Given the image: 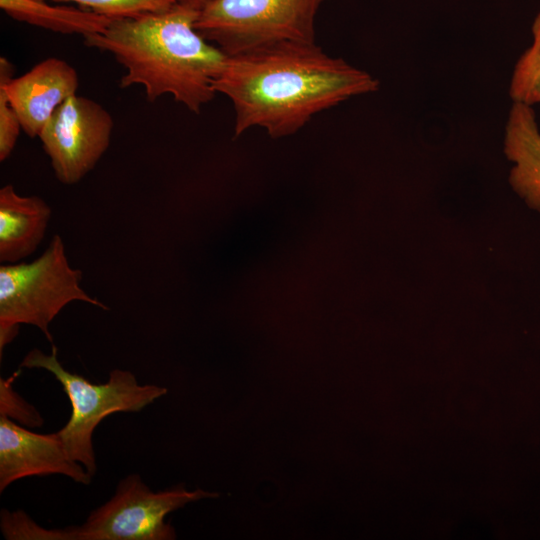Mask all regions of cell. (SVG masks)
<instances>
[{"instance_id": "1", "label": "cell", "mask_w": 540, "mask_h": 540, "mask_svg": "<svg viewBox=\"0 0 540 540\" xmlns=\"http://www.w3.org/2000/svg\"><path fill=\"white\" fill-rule=\"evenodd\" d=\"M212 85L233 104L235 137L261 127L280 138L296 133L324 110L376 92L380 83L313 42L227 56Z\"/></svg>"}, {"instance_id": "2", "label": "cell", "mask_w": 540, "mask_h": 540, "mask_svg": "<svg viewBox=\"0 0 540 540\" xmlns=\"http://www.w3.org/2000/svg\"><path fill=\"white\" fill-rule=\"evenodd\" d=\"M198 9L177 1L170 7L112 19L86 46L111 53L126 68L120 87H144L147 100L173 96L194 113L216 95L213 79L227 55L195 28Z\"/></svg>"}, {"instance_id": "3", "label": "cell", "mask_w": 540, "mask_h": 540, "mask_svg": "<svg viewBox=\"0 0 540 540\" xmlns=\"http://www.w3.org/2000/svg\"><path fill=\"white\" fill-rule=\"evenodd\" d=\"M81 281L82 272L70 265L58 234L35 260L1 264L0 350L14 339L22 324L39 328L53 343L49 325L71 302L81 301L108 310L81 287Z\"/></svg>"}, {"instance_id": "4", "label": "cell", "mask_w": 540, "mask_h": 540, "mask_svg": "<svg viewBox=\"0 0 540 540\" xmlns=\"http://www.w3.org/2000/svg\"><path fill=\"white\" fill-rule=\"evenodd\" d=\"M20 368H37L50 372L62 385L72 407L71 416L58 435L67 454L82 464L93 476L96 472L92 437L95 428L116 412H137L167 393L155 384H139L135 375L114 369L107 382L96 384L67 371L57 358V348L45 354L39 349L27 353Z\"/></svg>"}, {"instance_id": "5", "label": "cell", "mask_w": 540, "mask_h": 540, "mask_svg": "<svg viewBox=\"0 0 540 540\" xmlns=\"http://www.w3.org/2000/svg\"><path fill=\"white\" fill-rule=\"evenodd\" d=\"M323 0H203L196 30L227 56L289 43H313Z\"/></svg>"}, {"instance_id": "6", "label": "cell", "mask_w": 540, "mask_h": 540, "mask_svg": "<svg viewBox=\"0 0 540 540\" xmlns=\"http://www.w3.org/2000/svg\"><path fill=\"white\" fill-rule=\"evenodd\" d=\"M214 497L218 494L181 486L153 492L139 475L131 474L84 524L64 528L65 540H173L176 533L166 516L190 502Z\"/></svg>"}, {"instance_id": "7", "label": "cell", "mask_w": 540, "mask_h": 540, "mask_svg": "<svg viewBox=\"0 0 540 540\" xmlns=\"http://www.w3.org/2000/svg\"><path fill=\"white\" fill-rule=\"evenodd\" d=\"M114 122L96 101L73 95L52 114L39 134L58 181L78 183L110 145Z\"/></svg>"}, {"instance_id": "8", "label": "cell", "mask_w": 540, "mask_h": 540, "mask_svg": "<svg viewBox=\"0 0 540 540\" xmlns=\"http://www.w3.org/2000/svg\"><path fill=\"white\" fill-rule=\"evenodd\" d=\"M64 475L87 485L92 475L65 451L58 432L38 434L0 415V491L30 476Z\"/></svg>"}, {"instance_id": "9", "label": "cell", "mask_w": 540, "mask_h": 540, "mask_svg": "<svg viewBox=\"0 0 540 540\" xmlns=\"http://www.w3.org/2000/svg\"><path fill=\"white\" fill-rule=\"evenodd\" d=\"M76 70L59 58H48L18 78L0 84L15 109L22 130L38 137L54 111L76 94Z\"/></svg>"}, {"instance_id": "10", "label": "cell", "mask_w": 540, "mask_h": 540, "mask_svg": "<svg viewBox=\"0 0 540 540\" xmlns=\"http://www.w3.org/2000/svg\"><path fill=\"white\" fill-rule=\"evenodd\" d=\"M503 150L513 163L508 178L512 189L530 209L540 213V129L533 107L512 103Z\"/></svg>"}, {"instance_id": "11", "label": "cell", "mask_w": 540, "mask_h": 540, "mask_svg": "<svg viewBox=\"0 0 540 540\" xmlns=\"http://www.w3.org/2000/svg\"><path fill=\"white\" fill-rule=\"evenodd\" d=\"M51 208L38 196L19 195L14 186L0 189V262L11 264L30 256L42 242Z\"/></svg>"}, {"instance_id": "12", "label": "cell", "mask_w": 540, "mask_h": 540, "mask_svg": "<svg viewBox=\"0 0 540 540\" xmlns=\"http://www.w3.org/2000/svg\"><path fill=\"white\" fill-rule=\"evenodd\" d=\"M47 0H0L1 9L11 18L62 34L83 37L105 32L112 19L88 9L54 5Z\"/></svg>"}, {"instance_id": "13", "label": "cell", "mask_w": 540, "mask_h": 540, "mask_svg": "<svg viewBox=\"0 0 540 540\" xmlns=\"http://www.w3.org/2000/svg\"><path fill=\"white\" fill-rule=\"evenodd\" d=\"M532 42L515 63L509 95L512 103L540 105V11L531 26Z\"/></svg>"}, {"instance_id": "14", "label": "cell", "mask_w": 540, "mask_h": 540, "mask_svg": "<svg viewBox=\"0 0 540 540\" xmlns=\"http://www.w3.org/2000/svg\"><path fill=\"white\" fill-rule=\"evenodd\" d=\"M73 2L111 19L164 10L178 0H52Z\"/></svg>"}, {"instance_id": "15", "label": "cell", "mask_w": 540, "mask_h": 540, "mask_svg": "<svg viewBox=\"0 0 540 540\" xmlns=\"http://www.w3.org/2000/svg\"><path fill=\"white\" fill-rule=\"evenodd\" d=\"M20 119L3 88H0V161H5L12 153L20 130Z\"/></svg>"}, {"instance_id": "16", "label": "cell", "mask_w": 540, "mask_h": 540, "mask_svg": "<svg viewBox=\"0 0 540 540\" xmlns=\"http://www.w3.org/2000/svg\"><path fill=\"white\" fill-rule=\"evenodd\" d=\"M14 66L12 63L6 58L1 57L0 58V84H5L12 80L14 77Z\"/></svg>"}, {"instance_id": "17", "label": "cell", "mask_w": 540, "mask_h": 540, "mask_svg": "<svg viewBox=\"0 0 540 540\" xmlns=\"http://www.w3.org/2000/svg\"><path fill=\"white\" fill-rule=\"evenodd\" d=\"M180 2H184V3H187V4H191L193 6H195L196 8L199 6V4L203 1V0H178Z\"/></svg>"}]
</instances>
